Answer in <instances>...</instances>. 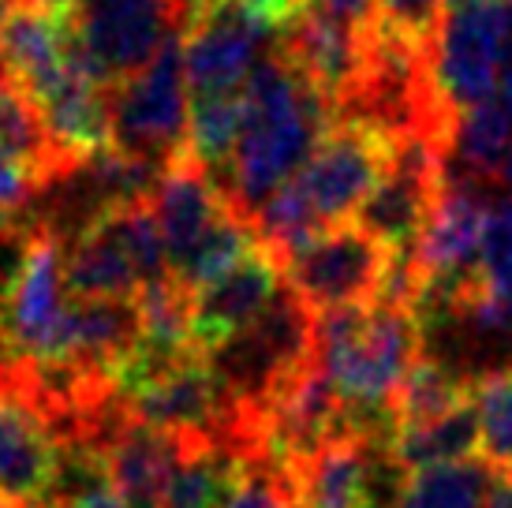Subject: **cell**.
<instances>
[{
	"label": "cell",
	"mask_w": 512,
	"mask_h": 508,
	"mask_svg": "<svg viewBox=\"0 0 512 508\" xmlns=\"http://www.w3.org/2000/svg\"><path fill=\"white\" fill-rule=\"evenodd\" d=\"M423 355L412 307L367 303L314 314V367L344 404V434L393 441V400Z\"/></svg>",
	"instance_id": "cell-1"
},
{
	"label": "cell",
	"mask_w": 512,
	"mask_h": 508,
	"mask_svg": "<svg viewBox=\"0 0 512 508\" xmlns=\"http://www.w3.org/2000/svg\"><path fill=\"white\" fill-rule=\"evenodd\" d=\"M329 116L333 105L288 64L285 53L262 60L243 86L240 142L225 169H217L225 176L214 180L228 206L251 217L273 191L292 184L329 135Z\"/></svg>",
	"instance_id": "cell-2"
},
{
	"label": "cell",
	"mask_w": 512,
	"mask_h": 508,
	"mask_svg": "<svg viewBox=\"0 0 512 508\" xmlns=\"http://www.w3.org/2000/svg\"><path fill=\"white\" fill-rule=\"evenodd\" d=\"M64 277L75 299H139L169 281V247L146 202L94 217L64 247Z\"/></svg>",
	"instance_id": "cell-3"
},
{
	"label": "cell",
	"mask_w": 512,
	"mask_h": 508,
	"mask_svg": "<svg viewBox=\"0 0 512 508\" xmlns=\"http://www.w3.org/2000/svg\"><path fill=\"white\" fill-rule=\"evenodd\" d=\"M228 396L255 419L273 396L314 363V314L288 288L236 337L206 352Z\"/></svg>",
	"instance_id": "cell-4"
},
{
	"label": "cell",
	"mask_w": 512,
	"mask_h": 508,
	"mask_svg": "<svg viewBox=\"0 0 512 508\" xmlns=\"http://www.w3.org/2000/svg\"><path fill=\"white\" fill-rule=\"evenodd\" d=\"M109 116L116 150L143 157L157 169L187 157L191 86L184 71V34H172L139 75L116 86L109 94Z\"/></svg>",
	"instance_id": "cell-5"
},
{
	"label": "cell",
	"mask_w": 512,
	"mask_h": 508,
	"mask_svg": "<svg viewBox=\"0 0 512 508\" xmlns=\"http://www.w3.org/2000/svg\"><path fill=\"white\" fill-rule=\"evenodd\" d=\"M389 266L393 251L359 225L326 228L281 258L285 288L311 314L374 303L382 296Z\"/></svg>",
	"instance_id": "cell-6"
},
{
	"label": "cell",
	"mask_w": 512,
	"mask_h": 508,
	"mask_svg": "<svg viewBox=\"0 0 512 508\" xmlns=\"http://www.w3.org/2000/svg\"><path fill=\"white\" fill-rule=\"evenodd\" d=\"M79 57L101 83H128L180 34L184 0H75L68 12Z\"/></svg>",
	"instance_id": "cell-7"
},
{
	"label": "cell",
	"mask_w": 512,
	"mask_h": 508,
	"mask_svg": "<svg viewBox=\"0 0 512 508\" xmlns=\"http://www.w3.org/2000/svg\"><path fill=\"white\" fill-rule=\"evenodd\" d=\"M430 90L441 113L453 120L464 109L498 98L501 75V23L498 4L445 12L427 42Z\"/></svg>",
	"instance_id": "cell-8"
},
{
	"label": "cell",
	"mask_w": 512,
	"mask_h": 508,
	"mask_svg": "<svg viewBox=\"0 0 512 508\" xmlns=\"http://www.w3.org/2000/svg\"><path fill=\"white\" fill-rule=\"evenodd\" d=\"M389 157H393V142L378 135L374 127L348 120L318 142V150L303 165L296 184L322 225H348L385 176Z\"/></svg>",
	"instance_id": "cell-9"
},
{
	"label": "cell",
	"mask_w": 512,
	"mask_h": 508,
	"mask_svg": "<svg viewBox=\"0 0 512 508\" xmlns=\"http://www.w3.org/2000/svg\"><path fill=\"white\" fill-rule=\"evenodd\" d=\"M441 191V142L427 135L393 142L389 169L356 213V225L393 254H408L423 236Z\"/></svg>",
	"instance_id": "cell-10"
},
{
	"label": "cell",
	"mask_w": 512,
	"mask_h": 508,
	"mask_svg": "<svg viewBox=\"0 0 512 508\" xmlns=\"http://www.w3.org/2000/svg\"><path fill=\"white\" fill-rule=\"evenodd\" d=\"M273 27L247 15L236 0L206 4L184 34V71L191 98L243 94L255 68L270 57Z\"/></svg>",
	"instance_id": "cell-11"
},
{
	"label": "cell",
	"mask_w": 512,
	"mask_h": 508,
	"mask_svg": "<svg viewBox=\"0 0 512 508\" xmlns=\"http://www.w3.org/2000/svg\"><path fill=\"white\" fill-rule=\"evenodd\" d=\"M57 460V430L30 396L23 370L0 367V501L42 508Z\"/></svg>",
	"instance_id": "cell-12"
},
{
	"label": "cell",
	"mask_w": 512,
	"mask_h": 508,
	"mask_svg": "<svg viewBox=\"0 0 512 508\" xmlns=\"http://www.w3.org/2000/svg\"><path fill=\"white\" fill-rule=\"evenodd\" d=\"M490 198L494 195L486 187L441 176V191L434 198L427 228L408 251L423 284L479 281V240H483Z\"/></svg>",
	"instance_id": "cell-13"
},
{
	"label": "cell",
	"mask_w": 512,
	"mask_h": 508,
	"mask_svg": "<svg viewBox=\"0 0 512 508\" xmlns=\"http://www.w3.org/2000/svg\"><path fill=\"white\" fill-rule=\"evenodd\" d=\"M281 262L266 247H255L243 262L221 273L206 288L191 292V340L202 355L236 337L281 296Z\"/></svg>",
	"instance_id": "cell-14"
},
{
	"label": "cell",
	"mask_w": 512,
	"mask_h": 508,
	"mask_svg": "<svg viewBox=\"0 0 512 508\" xmlns=\"http://www.w3.org/2000/svg\"><path fill=\"white\" fill-rule=\"evenodd\" d=\"M90 441H98L105 452L109 475L128 508H161L165 482L176 471L187 445H195V441H184L131 419L128 411L120 415L116 408L105 415V423Z\"/></svg>",
	"instance_id": "cell-15"
},
{
	"label": "cell",
	"mask_w": 512,
	"mask_h": 508,
	"mask_svg": "<svg viewBox=\"0 0 512 508\" xmlns=\"http://www.w3.org/2000/svg\"><path fill=\"white\" fill-rule=\"evenodd\" d=\"M367 38L359 30L329 23L314 12H299L285 27L281 53L322 98L337 109L356 94L367 68Z\"/></svg>",
	"instance_id": "cell-16"
},
{
	"label": "cell",
	"mask_w": 512,
	"mask_h": 508,
	"mask_svg": "<svg viewBox=\"0 0 512 508\" xmlns=\"http://www.w3.org/2000/svg\"><path fill=\"white\" fill-rule=\"evenodd\" d=\"M72 60V19L68 12H42L12 4L0 19V75L30 98L49 86Z\"/></svg>",
	"instance_id": "cell-17"
},
{
	"label": "cell",
	"mask_w": 512,
	"mask_h": 508,
	"mask_svg": "<svg viewBox=\"0 0 512 508\" xmlns=\"http://www.w3.org/2000/svg\"><path fill=\"white\" fill-rule=\"evenodd\" d=\"M154 221L161 228V240L169 247V266L180 262L210 228L225 217L232 206L225 202L214 176H206L199 161L180 157L176 165L161 172L154 187Z\"/></svg>",
	"instance_id": "cell-18"
},
{
	"label": "cell",
	"mask_w": 512,
	"mask_h": 508,
	"mask_svg": "<svg viewBox=\"0 0 512 508\" xmlns=\"http://www.w3.org/2000/svg\"><path fill=\"white\" fill-rule=\"evenodd\" d=\"M299 508H370V438L337 434L292 471Z\"/></svg>",
	"instance_id": "cell-19"
},
{
	"label": "cell",
	"mask_w": 512,
	"mask_h": 508,
	"mask_svg": "<svg viewBox=\"0 0 512 508\" xmlns=\"http://www.w3.org/2000/svg\"><path fill=\"white\" fill-rule=\"evenodd\" d=\"M247 471V452L236 445H214L195 441L180 456L176 471L165 482L161 508H221L225 497L236 490V482Z\"/></svg>",
	"instance_id": "cell-20"
},
{
	"label": "cell",
	"mask_w": 512,
	"mask_h": 508,
	"mask_svg": "<svg viewBox=\"0 0 512 508\" xmlns=\"http://www.w3.org/2000/svg\"><path fill=\"white\" fill-rule=\"evenodd\" d=\"M393 452L408 471H423V467L456 464V460H471L479 449V411H475V396L456 404L445 415H434L427 423H408L393 430Z\"/></svg>",
	"instance_id": "cell-21"
},
{
	"label": "cell",
	"mask_w": 512,
	"mask_h": 508,
	"mask_svg": "<svg viewBox=\"0 0 512 508\" xmlns=\"http://www.w3.org/2000/svg\"><path fill=\"white\" fill-rule=\"evenodd\" d=\"M498 482V467L475 456L456 464L423 467L408 475L400 508H490Z\"/></svg>",
	"instance_id": "cell-22"
},
{
	"label": "cell",
	"mask_w": 512,
	"mask_h": 508,
	"mask_svg": "<svg viewBox=\"0 0 512 508\" xmlns=\"http://www.w3.org/2000/svg\"><path fill=\"white\" fill-rule=\"evenodd\" d=\"M243 127V94H214L191 98L187 120V157L202 169H225Z\"/></svg>",
	"instance_id": "cell-23"
},
{
	"label": "cell",
	"mask_w": 512,
	"mask_h": 508,
	"mask_svg": "<svg viewBox=\"0 0 512 508\" xmlns=\"http://www.w3.org/2000/svg\"><path fill=\"white\" fill-rule=\"evenodd\" d=\"M471 389L464 381H456L449 370H441L438 363L430 359H419L415 370L404 378L397 400H393V423L408 426V423H427L434 415H445L453 411L456 404L471 400Z\"/></svg>",
	"instance_id": "cell-24"
},
{
	"label": "cell",
	"mask_w": 512,
	"mask_h": 508,
	"mask_svg": "<svg viewBox=\"0 0 512 508\" xmlns=\"http://www.w3.org/2000/svg\"><path fill=\"white\" fill-rule=\"evenodd\" d=\"M479 411V449L483 460L512 475V374L486 381L475 389Z\"/></svg>",
	"instance_id": "cell-25"
},
{
	"label": "cell",
	"mask_w": 512,
	"mask_h": 508,
	"mask_svg": "<svg viewBox=\"0 0 512 508\" xmlns=\"http://www.w3.org/2000/svg\"><path fill=\"white\" fill-rule=\"evenodd\" d=\"M479 281L486 292L512 299V195H494L479 240Z\"/></svg>",
	"instance_id": "cell-26"
},
{
	"label": "cell",
	"mask_w": 512,
	"mask_h": 508,
	"mask_svg": "<svg viewBox=\"0 0 512 508\" xmlns=\"http://www.w3.org/2000/svg\"><path fill=\"white\" fill-rule=\"evenodd\" d=\"M292 475L281 467L255 460V471H243V479L236 482V490L225 497L221 508H292Z\"/></svg>",
	"instance_id": "cell-27"
},
{
	"label": "cell",
	"mask_w": 512,
	"mask_h": 508,
	"mask_svg": "<svg viewBox=\"0 0 512 508\" xmlns=\"http://www.w3.org/2000/svg\"><path fill=\"white\" fill-rule=\"evenodd\" d=\"M45 187H49V176L38 165L0 146V217H19L23 210H30V202Z\"/></svg>",
	"instance_id": "cell-28"
},
{
	"label": "cell",
	"mask_w": 512,
	"mask_h": 508,
	"mask_svg": "<svg viewBox=\"0 0 512 508\" xmlns=\"http://www.w3.org/2000/svg\"><path fill=\"white\" fill-rule=\"evenodd\" d=\"M382 23L412 42H430L438 27V0H378Z\"/></svg>",
	"instance_id": "cell-29"
},
{
	"label": "cell",
	"mask_w": 512,
	"mask_h": 508,
	"mask_svg": "<svg viewBox=\"0 0 512 508\" xmlns=\"http://www.w3.org/2000/svg\"><path fill=\"white\" fill-rule=\"evenodd\" d=\"M303 12L322 15L329 23H341V27L359 30V34H370V30L382 23L378 0H311Z\"/></svg>",
	"instance_id": "cell-30"
},
{
	"label": "cell",
	"mask_w": 512,
	"mask_h": 508,
	"mask_svg": "<svg viewBox=\"0 0 512 508\" xmlns=\"http://www.w3.org/2000/svg\"><path fill=\"white\" fill-rule=\"evenodd\" d=\"M236 4L247 15H255L258 23H266V27H288L311 0H236Z\"/></svg>",
	"instance_id": "cell-31"
},
{
	"label": "cell",
	"mask_w": 512,
	"mask_h": 508,
	"mask_svg": "<svg viewBox=\"0 0 512 508\" xmlns=\"http://www.w3.org/2000/svg\"><path fill=\"white\" fill-rule=\"evenodd\" d=\"M498 98L512 105V38L501 45V75H498Z\"/></svg>",
	"instance_id": "cell-32"
},
{
	"label": "cell",
	"mask_w": 512,
	"mask_h": 508,
	"mask_svg": "<svg viewBox=\"0 0 512 508\" xmlns=\"http://www.w3.org/2000/svg\"><path fill=\"white\" fill-rule=\"evenodd\" d=\"M19 4H30V8H42V12H72L75 8V0H19Z\"/></svg>",
	"instance_id": "cell-33"
},
{
	"label": "cell",
	"mask_w": 512,
	"mask_h": 508,
	"mask_svg": "<svg viewBox=\"0 0 512 508\" xmlns=\"http://www.w3.org/2000/svg\"><path fill=\"white\" fill-rule=\"evenodd\" d=\"M490 508H512V475H505V479L498 482V490H494V501H490Z\"/></svg>",
	"instance_id": "cell-34"
},
{
	"label": "cell",
	"mask_w": 512,
	"mask_h": 508,
	"mask_svg": "<svg viewBox=\"0 0 512 508\" xmlns=\"http://www.w3.org/2000/svg\"><path fill=\"white\" fill-rule=\"evenodd\" d=\"M486 4H498V0H438V8L445 12H468V8H486Z\"/></svg>",
	"instance_id": "cell-35"
},
{
	"label": "cell",
	"mask_w": 512,
	"mask_h": 508,
	"mask_svg": "<svg viewBox=\"0 0 512 508\" xmlns=\"http://www.w3.org/2000/svg\"><path fill=\"white\" fill-rule=\"evenodd\" d=\"M0 508H15V505H4V501H0Z\"/></svg>",
	"instance_id": "cell-36"
},
{
	"label": "cell",
	"mask_w": 512,
	"mask_h": 508,
	"mask_svg": "<svg viewBox=\"0 0 512 508\" xmlns=\"http://www.w3.org/2000/svg\"><path fill=\"white\" fill-rule=\"evenodd\" d=\"M0 86H4V75H0Z\"/></svg>",
	"instance_id": "cell-37"
},
{
	"label": "cell",
	"mask_w": 512,
	"mask_h": 508,
	"mask_svg": "<svg viewBox=\"0 0 512 508\" xmlns=\"http://www.w3.org/2000/svg\"><path fill=\"white\" fill-rule=\"evenodd\" d=\"M292 508H299V505H292Z\"/></svg>",
	"instance_id": "cell-38"
}]
</instances>
